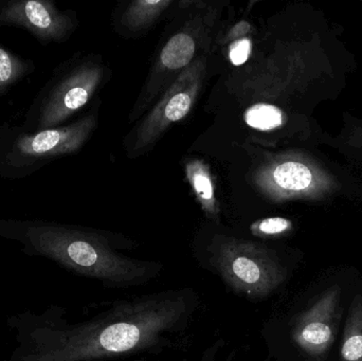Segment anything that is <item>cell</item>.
I'll return each instance as SVG.
<instances>
[{
  "label": "cell",
  "instance_id": "cell-1",
  "mask_svg": "<svg viewBox=\"0 0 362 361\" xmlns=\"http://www.w3.org/2000/svg\"><path fill=\"white\" fill-rule=\"evenodd\" d=\"M189 286L115 301L89 319L70 322L62 307L8 320L15 348L8 361H104L157 355L182 347L200 309Z\"/></svg>",
  "mask_w": 362,
  "mask_h": 361
},
{
  "label": "cell",
  "instance_id": "cell-2",
  "mask_svg": "<svg viewBox=\"0 0 362 361\" xmlns=\"http://www.w3.org/2000/svg\"><path fill=\"white\" fill-rule=\"evenodd\" d=\"M0 239L112 290L141 288L158 279L165 265L121 254L132 248L107 235L45 220L0 218Z\"/></svg>",
  "mask_w": 362,
  "mask_h": 361
},
{
  "label": "cell",
  "instance_id": "cell-3",
  "mask_svg": "<svg viewBox=\"0 0 362 361\" xmlns=\"http://www.w3.org/2000/svg\"><path fill=\"white\" fill-rule=\"evenodd\" d=\"M193 254L199 268L250 303L265 300L284 281L285 269L276 252L253 239L217 233L198 243Z\"/></svg>",
  "mask_w": 362,
  "mask_h": 361
},
{
  "label": "cell",
  "instance_id": "cell-4",
  "mask_svg": "<svg viewBox=\"0 0 362 361\" xmlns=\"http://www.w3.org/2000/svg\"><path fill=\"white\" fill-rule=\"evenodd\" d=\"M97 124L93 114L54 129L29 131L21 124H0V178L21 180L55 159L76 154Z\"/></svg>",
  "mask_w": 362,
  "mask_h": 361
},
{
  "label": "cell",
  "instance_id": "cell-5",
  "mask_svg": "<svg viewBox=\"0 0 362 361\" xmlns=\"http://www.w3.org/2000/svg\"><path fill=\"white\" fill-rule=\"evenodd\" d=\"M102 74L99 64L90 59H70L55 68L27 108L23 129L37 131L64 125L88 103Z\"/></svg>",
  "mask_w": 362,
  "mask_h": 361
},
{
  "label": "cell",
  "instance_id": "cell-6",
  "mask_svg": "<svg viewBox=\"0 0 362 361\" xmlns=\"http://www.w3.org/2000/svg\"><path fill=\"white\" fill-rule=\"evenodd\" d=\"M0 28L27 31L42 46L62 44L76 28L71 11H62L53 0H1Z\"/></svg>",
  "mask_w": 362,
  "mask_h": 361
},
{
  "label": "cell",
  "instance_id": "cell-7",
  "mask_svg": "<svg viewBox=\"0 0 362 361\" xmlns=\"http://www.w3.org/2000/svg\"><path fill=\"white\" fill-rule=\"evenodd\" d=\"M181 78L176 83L174 88H172L173 93H169L167 95V100L163 101L158 108H156L154 114L150 118L148 127H146L144 137L156 135L161 129H165L170 123L176 122L185 118L193 105L194 97H195L197 84H192L181 86Z\"/></svg>",
  "mask_w": 362,
  "mask_h": 361
},
{
  "label": "cell",
  "instance_id": "cell-8",
  "mask_svg": "<svg viewBox=\"0 0 362 361\" xmlns=\"http://www.w3.org/2000/svg\"><path fill=\"white\" fill-rule=\"evenodd\" d=\"M35 70L33 59L14 52L0 42V100Z\"/></svg>",
  "mask_w": 362,
  "mask_h": 361
},
{
  "label": "cell",
  "instance_id": "cell-9",
  "mask_svg": "<svg viewBox=\"0 0 362 361\" xmlns=\"http://www.w3.org/2000/svg\"><path fill=\"white\" fill-rule=\"evenodd\" d=\"M272 179L282 190L299 192L310 186L313 175L303 163L286 161L274 167Z\"/></svg>",
  "mask_w": 362,
  "mask_h": 361
},
{
  "label": "cell",
  "instance_id": "cell-10",
  "mask_svg": "<svg viewBox=\"0 0 362 361\" xmlns=\"http://www.w3.org/2000/svg\"><path fill=\"white\" fill-rule=\"evenodd\" d=\"M195 53V42L187 33L174 35L165 45L161 52V63L169 69L185 67L193 59Z\"/></svg>",
  "mask_w": 362,
  "mask_h": 361
},
{
  "label": "cell",
  "instance_id": "cell-11",
  "mask_svg": "<svg viewBox=\"0 0 362 361\" xmlns=\"http://www.w3.org/2000/svg\"><path fill=\"white\" fill-rule=\"evenodd\" d=\"M187 176L202 207L211 214L216 213L215 209L214 189L212 179L206 167L202 162L187 165Z\"/></svg>",
  "mask_w": 362,
  "mask_h": 361
},
{
  "label": "cell",
  "instance_id": "cell-12",
  "mask_svg": "<svg viewBox=\"0 0 362 361\" xmlns=\"http://www.w3.org/2000/svg\"><path fill=\"white\" fill-rule=\"evenodd\" d=\"M245 122L259 131H270L282 125L283 114L280 108L270 104L259 103L245 112Z\"/></svg>",
  "mask_w": 362,
  "mask_h": 361
},
{
  "label": "cell",
  "instance_id": "cell-13",
  "mask_svg": "<svg viewBox=\"0 0 362 361\" xmlns=\"http://www.w3.org/2000/svg\"><path fill=\"white\" fill-rule=\"evenodd\" d=\"M293 341L306 345H323L329 343L332 331L329 326L320 322H310L304 326L299 333H293Z\"/></svg>",
  "mask_w": 362,
  "mask_h": 361
},
{
  "label": "cell",
  "instance_id": "cell-14",
  "mask_svg": "<svg viewBox=\"0 0 362 361\" xmlns=\"http://www.w3.org/2000/svg\"><path fill=\"white\" fill-rule=\"evenodd\" d=\"M291 227V223L286 218H270L251 226V231L255 235H276L285 232Z\"/></svg>",
  "mask_w": 362,
  "mask_h": 361
},
{
  "label": "cell",
  "instance_id": "cell-15",
  "mask_svg": "<svg viewBox=\"0 0 362 361\" xmlns=\"http://www.w3.org/2000/svg\"><path fill=\"white\" fill-rule=\"evenodd\" d=\"M251 52V42L248 38H242L230 48V61L235 66L243 65L248 59Z\"/></svg>",
  "mask_w": 362,
  "mask_h": 361
},
{
  "label": "cell",
  "instance_id": "cell-16",
  "mask_svg": "<svg viewBox=\"0 0 362 361\" xmlns=\"http://www.w3.org/2000/svg\"><path fill=\"white\" fill-rule=\"evenodd\" d=\"M342 355L344 360L348 361H356L362 357V336L356 335V336L351 337L344 343L342 348Z\"/></svg>",
  "mask_w": 362,
  "mask_h": 361
},
{
  "label": "cell",
  "instance_id": "cell-17",
  "mask_svg": "<svg viewBox=\"0 0 362 361\" xmlns=\"http://www.w3.org/2000/svg\"><path fill=\"white\" fill-rule=\"evenodd\" d=\"M225 347L226 341L223 338L216 339L204 350L198 361H223L221 354Z\"/></svg>",
  "mask_w": 362,
  "mask_h": 361
},
{
  "label": "cell",
  "instance_id": "cell-18",
  "mask_svg": "<svg viewBox=\"0 0 362 361\" xmlns=\"http://www.w3.org/2000/svg\"><path fill=\"white\" fill-rule=\"evenodd\" d=\"M249 29H250V25H249L248 23L243 21V23H238V25H235V28L232 30V34H234L235 36L243 35V34L247 33Z\"/></svg>",
  "mask_w": 362,
  "mask_h": 361
},
{
  "label": "cell",
  "instance_id": "cell-19",
  "mask_svg": "<svg viewBox=\"0 0 362 361\" xmlns=\"http://www.w3.org/2000/svg\"><path fill=\"white\" fill-rule=\"evenodd\" d=\"M132 361H158V360H151V358H148V357H141V358H139V360H132Z\"/></svg>",
  "mask_w": 362,
  "mask_h": 361
}]
</instances>
